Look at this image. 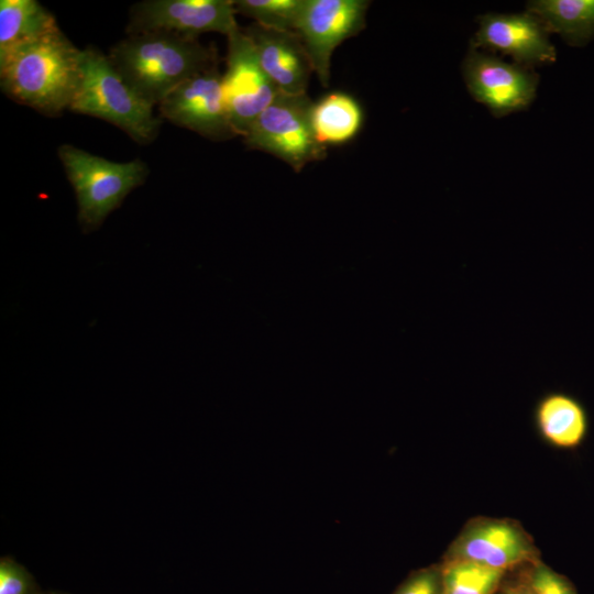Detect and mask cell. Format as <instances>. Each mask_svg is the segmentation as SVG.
Listing matches in <instances>:
<instances>
[{
  "label": "cell",
  "instance_id": "obj_6",
  "mask_svg": "<svg viewBox=\"0 0 594 594\" xmlns=\"http://www.w3.org/2000/svg\"><path fill=\"white\" fill-rule=\"evenodd\" d=\"M227 37L223 92L233 131L244 136L279 90L263 70L254 45L245 32L238 26Z\"/></svg>",
  "mask_w": 594,
  "mask_h": 594
},
{
  "label": "cell",
  "instance_id": "obj_17",
  "mask_svg": "<svg viewBox=\"0 0 594 594\" xmlns=\"http://www.w3.org/2000/svg\"><path fill=\"white\" fill-rule=\"evenodd\" d=\"M57 29L54 16L35 0L0 1V56Z\"/></svg>",
  "mask_w": 594,
  "mask_h": 594
},
{
  "label": "cell",
  "instance_id": "obj_22",
  "mask_svg": "<svg viewBox=\"0 0 594 594\" xmlns=\"http://www.w3.org/2000/svg\"><path fill=\"white\" fill-rule=\"evenodd\" d=\"M441 571L421 570L407 580L395 594H441Z\"/></svg>",
  "mask_w": 594,
  "mask_h": 594
},
{
  "label": "cell",
  "instance_id": "obj_21",
  "mask_svg": "<svg viewBox=\"0 0 594 594\" xmlns=\"http://www.w3.org/2000/svg\"><path fill=\"white\" fill-rule=\"evenodd\" d=\"M527 584L534 594H575L568 580L541 563L535 565Z\"/></svg>",
  "mask_w": 594,
  "mask_h": 594
},
{
  "label": "cell",
  "instance_id": "obj_13",
  "mask_svg": "<svg viewBox=\"0 0 594 594\" xmlns=\"http://www.w3.org/2000/svg\"><path fill=\"white\" fill-rule=\"evenodd\" d=\"M535 549L527 537L505 521H482L469 527L453 543L449 560H464L506 571L530 561Z\"/></svg>",
  "mask_w": 594,
  "mask_h": 594
},
{
  "label": "cell",
  "instance_id": "obj_5",
  "mask_svg": "<svg viewBox=\"0 0 594 594\" xmlns=\"http://www.w3.org/2000/svg\"><path fill=\"white\" fill-rule=\"evenodd\" d=\"M312 103L307 94L279 91L244 134L245 145L276 156L297 173L324 160L327 148L317 141L311 124Z\"/></svg>",
  "mask_w": 594,
  "mask_h": 594
},
{
  "label": "cell",
  "instance_id": "obj_20",
  "mask_svg": "<svg viewBox=\"0 0 594 594\" xmlns=\"http://www.w3.org/2000/svg\"><path fill=\"white\" fill-rule=\"evenodd\" d=\"M0 594H45L34 576L11 557L0 559Z\"/></svg>",
  "mask_w": 594,
  "mask_h": 594
},
{
  "label": "cell",
  "instance_id": "obj_2",
  "mask_svg": "<svg viewBox=\"0 0 594 594\" xmlns=\"http://www.w3.org/2000/svg\"><path fill=\"white\" fill-rule=\"evenodd\" d=\"M80 54L59 29L0 56L2 91L47 116L69 109L80 81Z\"/></svg>",
  "mask_w": 594,
  "mask_h": 594
},
{
  "label": "cell",
  "instance_id": "obj_4",
  "mask_svg": "<svg viewBox=\"0 0 594 594\" xmlns=\"http://www.w3.org/2000/svg\"><path fill=\"white\" fill-rule=\"evenodd\" d=\"M57 153L76 194L85 232L99 228L148 173L141 160L112 162L70 144L61 145Z\"/></svg>",
  "mask_w": 594,
  "mask_h": 594
},
{
  "label": "cell",
  "instance_id": "obj_7",
  "mask_svg": "<svg viewBox=\"0 0 594 594\" xmlns=\"http://www.w3.org/2000/svg\"><path fill=\"white\" fill-rule=\"evenodd\" d=\"M370 3L366 0H305L296 32L323 87L329 86L334 50L365 29Z\"/></svg>",
  "mask_w": 594,
  "mask_h": 594
},
{
  "label": "cell",
  "instance_id": "obj_23",
  "mask_svg": "<svg viewBox=\"0 0 594 594\" xmlns=\"http://www.w3.org/2000/svg\"><path fill=\"white\" fill-rule=\"evenodd\" d=\"M505 594H534V593L527 583H519V584L507 586L505 588Z\"/></svg>",
  "mask_w": 594,
  "mask_h": 594
},
{
  "label": "cell",
  "instance_id": "obj_9",
  "mask_svg": "<svg viewBox=\"0 0 594 594\" xmlns=\"http://www.w3.org/2000/svg\"><path fill=\"white\" fill-rule=\"evenodd\" d=\"M158 109L163 118L207 139L238 136L230 122L218 67L182 82L160 102Z\"/></svg>",
  "mask_w": 594,
  "mask_h": 594
},
{
  "label": "cell",
  "instance_id": "obj_11",
  "mask_svg": "<svg viewBox=\"0 0 594 594\" xmlns=\"http://www.w3.org/2000/svg\"><path fill=\"white\" fill-rule=\"evenodd\" d=\"M548 30L531 13H487L479 18V30L472 41L474 50L484 47L512 56L518 65L553 63L554 46Z\"/></svg>",
  "mask_w": 594,
  "mask_h": 594
},
{
  "label": "cell",
  "instance_id": "obj_19",
  "mask_svg": "<svg viewBox=\"0 0 594 594\" xmlns=\"http://www.w3.org/2000/svg\"><path fill=\"white\" fill-rule=\"evenodd\" d=\"M237 13L258 25L296 32L305 0H234Z\"/></svg>",
  "mask_w": 594,
  "mask_h": 594
},
{
  "label": "cell",
  "instance_id": "obj_14",
  "mask_svg": "<svg viewBox=\"0 0 594 594\" xmlns=\"http://www.w3.org/2000/svg\"><path fill=\"white\" fill-rule=\"evenodd\" d=\"M536 421L542 437L559 448L578 447L588 427L582 404L564 393L544 396L537 406Z\"/></svg>",
  "mask_w": 594,
  "mask_h": 594
},
{
  "label": "cell",
  "instance_id": "obj_1",
  "mask_svg": "<svg viewBox=\"0 0 594 594\" xmlns=\"http://www.w3.org/2000/svg\"><path fill=\"white\" fill-rule=\"evenodd\" d=\"M109 59L150 105L160 102L188 78L218 67L215 47L173 32L132 34L118 42Z\"/></svg>",
  "mask_w": 594,
  "mask_h": 594
},
{
  "label": "cell",
  "instance_id": "obj_10",
  "mask_svg": "<svg viewBox=\"0 0 594 594\" xmlns=\"http://www.w3.org/2000/svg\"><path fill=\"white\" fill-rule=\"evenodd\" d=\"M462 69L472 97L497 118L527 109L536 97L539 77L524 66L472 48Z\"/></svg>",
  "mask_w": 594,
  "mask_h": 594
},
{
  "label": "cell",
  "instance_id": "obj_12",
  "mask_svg": "<svg viewBox=\"0 0 594 594\" xmlns=\"http://www.w3.org/2000/svg\"><path fill=\"white\" fill-rule=\"evenodd\" d=\"M258 62L280 92L307 94L312 65L297 32L267 29L256 23L243 29Z\"/></svg>",
  "mask_w": 594,
  "mask_h": 594
},
{
  "label": "cell",
  "instance_id": "obj_24",
  "mask_svg": "<svg viewBox=\"0 0 594 594\" xmlns=\"http://www.w3.org/2000/svg\"><path fill=\"white\" fill-rule=\"evenodd\" d=\"M45 594H66V593H59V592H46Z\"/></svg>",
  "mask_w": 594,
  "mask_h": 594
},
{
  "label": "cell",
  "instance_id": "obj_3",
  "mask_svg": "<svg viewBox=\"0 0 594 594\" xmlns=\"http://www.w3.org/2000/svg\"><path fill=\"white\" fill-rule=\"evenodd\" d=\"M69 110L106 120L143 145L156 139L162 123L109 57L92 47L81 50L80 81Z\"/></svg>",
  "mask_w": 594,
  "mask_h": 594
},
{
  "label": "cell",
  "instance_id": "obj_15",
  "mask_svg": "<svg viewBox=\"0 0 594 594\" xmlns=\"http://www.w3.org/2000/svg\"><path fill=\"white\" fill-rule=\"evenodd\" d=\"M364 120L360 102L344 91L324 95L311 108V124L317 141L327 145H341L352 140Z\"/></svg>",
  "mask_w": 594,
  "mask_h": 594
},
{
  "label": "cell",
  "instance_id": "obj_8",
  "mask_svg": "<svg viewBox=\"0 0 594 594\" xmlns=\"http://www.w3.org/2000/svg\"><path fill=\"white\" fill-rule=\"evenodd\" d=\"M233 0H145L130 10L129 35L153 31L198 38L202 33L229 35L239 25Z\"/></svg>",
  "mask_w": 594,
  "mask_h": 594
},
{
  "label": "cell",
  "instance_id": "obj_16",
  "mask_svg": "<svg viewBox=\"0 0 594 594\" xmlns=\"http://www.w3.org/2000/svg\"><path fill=\"white\" fill-rule=\"evenodd\" d=\"M548 32L558 33L571 46L594 38V0H536L527 4Z\"/></svg>",
  "mask_w": 594,
  "mask_h": 594
},
{
  "label": "cell",
  "instance_id": "obj_18",
  "mask_svg": "<svg viewBox=\"0 0 594 594\" xmlns=\"http://www.w3.org/2000/svg\"><path fill=\"white\" fill-rule=\"evenodd\" d=\"M505 571L464 560H448L441 570V594H493Z\"/></svg>",
  "mask_w": 594,
  "mask_h": 594
}]
</instances>
